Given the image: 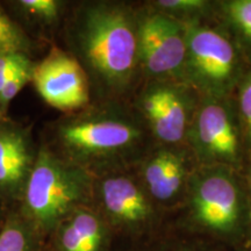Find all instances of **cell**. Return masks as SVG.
<instances>
[{"instance_id":"484cf974","label":"cell","mask_w":251,"mask_h":251,"mask_svg":"<svg viewBox=\"0 0 251 251\" xmlns=\"http://www.w3.org/2000/svg\"><path fill=\"white\" fill-rule=\"evenodd\" d=\"M246 251H251V242L249 243V246L247 247V250Z\"/></svg>"},{"instance_id":"7c38bea8","label":"cell","mask_w":251,"mask_h":251,"mask_svg":"<svg viewBox=\"0 0 251 251\" xmlns=\"http://www.w3.org/2000/svg\"><path fill=\"white\" fill-rule=\"evenodd\" d=\"M141 111L153 134L165 143L183 140L187 128V107L179 91L168 84L148 87L141 97Z\"/></svg>"},{"instance_id":"e0dca14e","label":"cell","mask_w":251,"mask_h":251,"mask_svg":"<svg viewBox=\"0 0 251 251\" xmlns=\"http://www.w3.org/2000/svg\"><path fill=\"white\" fill-rule=\"evenodd\" d=\"M33 69L34 64L28 58L15 70L7 83L5 84V86L0 91V105H1L5 113L12 100L18 96V93L24 89V86L28 81H31Z\"/></svg>"},{"instance_id":"4fadbf2b","label":"cell","mask_w":251,"mask_h":251,"mask_svg":"<svg viewBox=\"0 0 251 251\" xmlns=\"http://www.w3.org/2000/svg\"><path fill=\"white\" fill-rule=\"evenodd\" d=\"M184 175V164L179 156L169 150L157 152L144 164L146 191L156 205H168L180 193Z\"/></svg>"},{"instance_id":"4316f807","label":"cell","mask_w":251,"mask_h":251,"mask_svg":"<svg viewBox=\"0 0 251 251\" xmlns=\"http://www.w3.org/2000/svg\"><path fill=\"white\" fill-rule=\"evenodd\" d=\"M42 251H49V250H48V247H47V244L45 246V248H43Z\"/></svg>"},{"instance_id":"8992f818","label":"cell","mask_w":251,"mask_h":251,"mask_svg":"<svg viewBox=\"0 0 251 251\" xmlns=\"http://www.w3.org/2000/svg\"><path fill=\"white\" fill-rule=\"evenodd\" d=\"M93 206L114 234H151L158 220L156 203L146 188L127 176H108L94 183Z\"/></svg>"},{"instance_id":"52a82bcc","label":"cell","mask_w":251,"mask_h":251,"mask_svg":"<svg viewBox=\"0 0 251 251\" xmlns=\"http://www.w3.org/2000/svg\"><path fill=\"white\" fill-rule=\"evenodd\" d=\"M139 58L149 75L179 76L185 72L186 27L171 15L152 12L139 20Z\"/></svg>"},{"instance_id":"603a6c76","label":"cell","mask_w":251,"mask_h":251,"mask_svg":"<svg viewBox=\"0 0 251 251\" xmlns=\"http://www.w3.org/2000/svg\"><path fill=\"white\" fill-rule=\"evenodd\" d=\"M8 212H9L8 207H6L4 203L0 201V228H1V225L4 224V220Z\"/></svg>"},{"instance_id":"ac0fdd59","label":"cell","mask_w":251,"mask_h":251,"mask_svg":"<svg viewBox=\"0 0 251 251\" xmlns=\"http://www.w3.org/2000/svg\"><path fill=\"white\" fill-rule=\"evenodd\" d=\"M17 4L29 17L46 24L57 20L62 8V2L57 0H21Z\"/></svg>"},{"instance_id":"30bf717a","label":"cell","mask_w":251,"mask_h":251,"mask_svg":"<svg viewBox=\"0 0 251 251\" xmlns=\"http://www.w3.org/2000/svg\"><path fill=\"white\" fill-rule=\"evenodd\" d=\"M36 156L26 128L8 120L0 122V201L8 208L18 207L23 199Z\"/></svg>"},{"instance_id":"8fae6325","label":"cell","mask_w":251,"mask_h":251,"mask_svg":"<svg viewBox=\"0 0 251 251\" xmlns=\"http://www.w3.org/2000/svg\"><path fill=\"white\" fill-rule=\"evenodd\" d=\"M113 235L98 209L87 205L62 220L46 244L49 251H109Z\"/></svg>"},{"instance_id":"d4e9b609","label":"cell","mask_w":251,"mask_h":251,"mask_svg":"<svg viewBox=\"0 0 251 251\" xmlns=\"http://www.w3.org/2000/svg\"><path fill=\"white\" fill-rule=\"evenodd\" d=\"M6 120H7V118H6V113L4 112V109H2L1 105H0V122L6 121Z\"/></svg>"},{"instance_id":"277c9868","label":"cell","mask_w":251,"mask_h":251,"mask_svg":"<svg viewBox=\"0 0 251 251\" xmlns=\"http://www.w3.org/2000/svg\"><path fill=\"white\" fill-rule=\"evenodd\" d=\"M140 137L141 131L131 122L101 115L70 118L56 128L57 152L89 171L94 161L128 150Z\"/></svg>"},{"instance_id":"ffe728a7","label":"cell","mask_w":251,"mask_h":251,"mask_svg":"<svg viewBox=\"0 0 251 251\" xmlns=\"http://www.w3.org/2000/svg\"><path fill=\"white\" fill-rule=\"evenodd\" d=\"M208 2L202 0H159L155 2L157 8L161 9L162 13L168 15L178 13H197L207 7Z\"/></svg>"},{"instance_id":"3957f363","label":"cell","mask_w":251,"mask_h":251,"mask_svg":"<svg viewBox=\"0 0 251 251\" xmlns=\"http://www.w3.org/2000/svg\"><path fill=\"white\" fill-rule=\"evenodd\" d=\"M188 215L194 230L227 243L251 235L247 197L224 168L206 171L191 185Z\"/></svg>"},{"instance_id":"cb8c5ba5","label":"cell","mask_w":251,"mask_h":251,"mask_svg":"<svg viewBox=\"0 0 251 251\" xmlns=\"http://www.w3.org/2000/svg\"><path fill=\"white\" fill-rule=\"evenodd\" d=\"M248 207H249V218H250V227H251V170H250V179H249V191H248Z\"/></svg>"},{"instance_id":"6da1fadb","label":"cell","mask_w":251,"mask_h":251,"mask_svg":"<svg viewBox=\"0 0 251 251\" xmlns=\"http://www.w3.org/2000/svg\"><path fill=\"white\" fill-rule=\"evenodd\" d=\"M139 20L120 5L92 4L78 15L74 41L98 79L120 90L133 79L139 58Z\"/></svg>"},{"instance_id":"9a60e30c","label":"cell","mask_w":251,"mask_h":251,"mask_svg":"<svg viewBox=\"0 0 251 251\" xmlns=\"http://www.w3.org/2000/svg\"><path fill=\"white\" fill-rule=\"evenodd\" d=\"M222 8L238 45L251 58V0H231L225 2Z\"/></svg>"},{"instance_id":"ba28073f","label":"cell","mask_w":251,"mask_h":251,"mask_svg":"<svg viewBox=\"0 0 251 251\" xmlns=\"http://www.w3.org/2000/svg\"><path fill=\"white\" fill-rule=\"evenodd\" d=\"M31 83L48 105L62 112L72 113L90 101V85L83 65L74 56L54 48L34 64Z\"/></svg>"},{"instance_id":"7a4b0ae2","label":"cell","mask_w":251,"mask_h":251,"mask_svg":"<svg viewBox=\"0 0 251 251\" xmlns=\"http://www.w3.org/2000/svg\"><path fill=\"white\" fill-rule=\"evenodd\" d=\"M92 172L48 146L37 149L35 164L18 208L45 242L75 209L93 205Z\"/></svg>"},{"instance_id":"5bb4252c","label":"cell","mask_w":251,"mask_h":251,"mask_svg":"<svg viewBox=\"0 0 251 251\" xmlns=\"http://www.w3.org/2000/svg\"><path fill=\"white\" fill-rule=\"evenodd\" d=\"M45 246L18 207L9 209L0 228V251H42Z\"/></svg>"},{"instance_id":"2e32d148","label":"cell","mask_w":251,"mask_h":251,"mask_svg":"<svg viewBox=\"0 0 251 251\" xmlns=\"http://www.w3.org/2000/svg\"><path fill=\"white\" fill-rule=\"evenodd\" d=\"M29 40L25 31L0 8V54H26Z\"/></svg>"},{"instance_id":"5b68a950","label":"cell","mask_w":251,"mask_h":251,"mask_svg":"<svg viewBox=\"0 0 251 251\" xmlns=\"http://www.w3.org/2000/svg\"><path fill=\"white\" fill-rule=\"evenodd\" d=\"M186 43L185 74L208 98H224L240 83V56L225 34L206 26L190 25L186 27Z\"/></svg>"},{"instance_id":"d6986e66","label":"cell","mask_w":251,"mask_h":251,"mask_svg":"<svg viewBox=\"0 0 251 251\" xmlns=\"http://www.w3.org/2000/svg\"><path fill=\"white\" fill-rule=\"evenodd\" d=\"M237 98L241 124L243 125L246 139L251 148V71L241 78Z\"/></svg>"},{"instance_id":"9c48e42d","label":"cell","mask_w":251,"mask_h":251,"mask_svg":"<svg viewBox=\"0 0 251 251\" xmlns=\"http://www.w3.org/2000/svg\"><path fill=\"white\" fill-rule=\"evenodd\" d=\"M191 137L198 155L205 162L230 165L238 162V127L221 99L209 98L201 103L191 128Z\"/></svg>"},{"instance_id":"7402d4cb","label":"cell","mask_w":251,"mask_h":251,"mask_svg":"<svg viewBox=\"0 0 251 251\" xmlns=\"http://www.w3.org/2000/svg\"><path fill=\"white\" fill-rule=\"evenodd\" d=\"M27 59L26 54H0V91L15 70Z\"/></svg>"},{"instance_id":"44dd1931","label":"cell","mask_w":251,"mask_h":251,"mask_svg":"<svg viewBox=\"0 0 251 251\" xmlns=\"http://www.w3.org/2000/svg\"><path fill=\"white\" fill-rule=\"evenodd\" d=\"M140 251H216L213 250L208 244L200 241H174V242H163L156 246L149 247L148 249Z\"/></svg>"}]
</instances>
